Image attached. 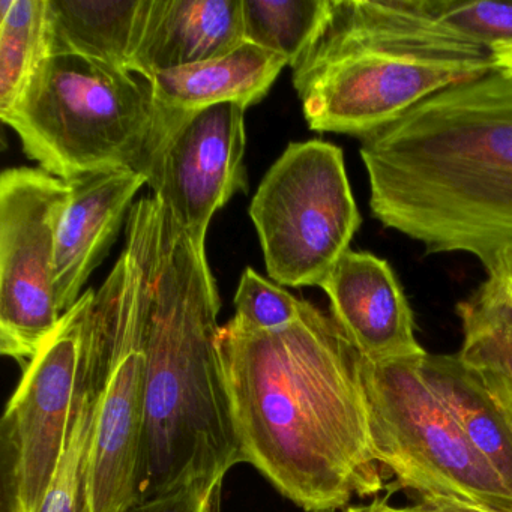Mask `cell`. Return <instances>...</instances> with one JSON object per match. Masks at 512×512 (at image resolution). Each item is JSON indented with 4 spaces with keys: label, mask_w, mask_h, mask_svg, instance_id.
Returning <instances> with one entry per match:
<instances>
[{
    "label": "cell",
    "mask_w": 512,
    "mask_h": 512,
    "mask_svg": "<svg viewBox=\"0 0 512 512\" xmlns=\"http://www.w3.org/2000/svg\"><path fill=\"white\" fill-rule=\"evenodd\" d=\"M146 226V425L139 500L242 463L218 353L220 295L206 250L160 200Z\"/></svg>",
    "instance_id": "obj_3"
},
{
    "label": "cell",
    "mask_w": 512,
    "mask_h": 512,
    "mask_svg": "<svg viewBox=\"0 0 512 512\" xmlns=\"http://www.w3.org/2000/svg\"><path fill=\"white\" fill-rule=\"evenodd\" d=\"M217 344L242 463L307 512L382 490L364 358L331 314L305 301L301 317L275 331L230 320Z\"/></svg>",
    "instance_id": "obj_1"
},
{
    "label": "cell",
    "mask_w": 512,
    "mask_h": 512,
    "mask_svg": "<svg viewBox=\"0 0 512 512\" xmlns=\"http://www.w3.org/2000/svg\"><path fill=\"white\" fill-rule=\"evenodd\" d=\"M284 67L286 59L245 41L223 58L157 74L148 80L154 103L152 130L218 104L248 109L268 95Z\"/></svg>",
    "instance_id": "obj_16"
},
{
    "label": "cell",
    "mask_w": 512,
    "mask_h": 512,
    "mask_svg": "<svg viewBox=\"0 0 512 512\" xmlns=\"http://www.w3.org/2000/svg\"><path fill=\"white\" fill-rule=\"evenodd\" d=\"M421 370L482 457L512 493V428L478 373L457 355H427Z\"/></svg>",
    "instance_id": "obj_18"
},
{
    "label": "cell",
    "mask_w": 512,
    "mask_h": 512,
    "mask_svg": "<svg viewBox=\"0 0 512 512\" xmlns=\"http://www.w3.org/2000/svg\"><path fill=\"white\" fill-rule=\"evenodd\" d=\"M394 506L389 505L388 497L383 499H374L367 505L349 506L344 512H392Z\"/></svg>",
    "instance_id": "obj_29"
},
{
    "label": "cell",
    "mask_w": 512,
    "mask_h": 512,
    "mask_svg": "<svg viewBox=\"0 0 512 512\" xmlns=\"http://www.w3.org/2000/svg\"><path fill=\"white\" fill-rule=\"evenodd\" d=\"M148 271L142 200L127 217V244L95 292L86 356L98 389L85 464L83 512H125L139 502L146 425Z\"/></svg>",
    "instance_id": "obj_4"
},
{
    "label": "cell",
    "mask_w": 512,
    "mask_h": 512,
    "mask_svg": "<svg viewBox=\"0 0 512 512\" xmlns=\"http://www.w3.org/2000/svg\"><path fill=\"white\" fill-rule=\"evenodd\" d=\"M68 194V182L43 169L0 176V352L22 368L64 316L56 299V236Z\"/></svg>",
    "instance_id": "obj_9"
},
{
    "label": "cell",
    "mask_w": 512,
    "mask_h": 512,
    "mask_svg": "<svg viewBox=\"0 0 512 512\" xmlns=\"http://www.w3.org/2000/svg\"><path fill=\"white\" fill-rule=\"evenodd\" d=\"M97 407V382L86 356L85 346V364H83L79 400H77L76 415L71 425L67 448L38 512H83L86 455H88L89 442L94 433Z\"/></svg>",
    "instance_id": "obj_22"
},
{
    "label": "cell",
    "mask_w": 512,
    "mask_h": 512,
    "mask_svg": "<svg viewBox=\"0 0 512 512\" xmlns=\"http://www.w3.org/2000/svg\"><path fill=\"white\" fill-rule=\"evenodd\" d=\"M242 8L245 41L293 68L325 20L328 0H242Z\"/></svg>",
    "instance_id": "obj_20"
},
{
    "label": "cell",
    "mask_w": 512,
    "mask_h": 512,
    "mask_svg": "<svg viewBox=\"0 0 512 512\" xmlns=\"http://www.w3.org/2000/svg\"><path fill=\"white\" fill-rule=\"evenodd\" d=\"M424 356L379 364L364 359L374 457L419 499L512 512L511 491L425 380Z\"/></svg>",
    "instance_id": "obj_6"
},
{
    "label": "cell",
    "mask_w": 512,
    "mask_h": 512,
    "mask_svg": "<svg viewBox=\"0 0 512 512\" xmlns=\"http://www.w3.org/2000/svg\"><path fill=\"white\" fill-rule=\"evenodd\" d=\"M352 53L494 67L493 52L452 28L443 0H328L325 20L292 68L293 76Z\"/></svg>",
    "instance_id": "obj_12"
},
{
    "label": "cell",
    "mask_w": 512,
    "mask_h": 512,
    "mask_svg": "<svg viewBox=\"0 0 512 512\" xmlns=\"http://www.w3.org/2000/svg\"><path fill=\"white\" fill-rule=\"evenodd\" d=\"M223 479H197L167 493L139 500L125 512H218Z\"/></svg>",
    "instance_id": "obj_24"
},
{
    "label": "cell",
    "mask_w": 512,
    "mask_h": 512,
    "mask_svg": "<svg viewBox=\"0 0 512 512\" xmlns=\"http://www.w3.org/2000/svg\"><path fill=\"white\" fill-rule=\"evenodd\" d=\"M476 371V370H475ZM479 379L487 388L488 394L491 395L497 406L502 410L503 415L508 419L512 428V379L505 374L497 373V371L482 370L476 371Z\"/></svg>",
    "instance_id": "obj_26"
},
{
    "label": "cell",
    "mask_w": 512,
    "mask_h": 512,
    "mask_svg": "<svg viewBox=\"0 0 512 512\" xmlns=\"http://www.w3.org/2000/svg\"><path fill=\"white\" fill-rule=\"evenodd\" d=\"M94 298L88 290L62 316L8 401L0 424L2 511H40L55 478L76 415Z\"/></svg>",
    "instance_id": "obj_8"
},
{
    "label": "cell",
    "mask_w": 512,
    "mask_h": 512,
    "mask_svg": "<svg viewBox=\"0 0 512 512\" xmlns=\"http://www.w3.org/2000/svg\"><path fill=\"white\" fill-rule=\"evenodd\" d=\"M491 71V65L352 53L293 76V86L311 130L362 140L385 130L431 95Z\"/></svg>",
    "instance_id": "obj_10"
},
{
    "label": "cell",
    "mask_w": 512,
    "mask_h": 512,
    "mask_svg": "<svg viewBox=\"0 0 512 512\" xmlns=\"http://www.w3.org/2000/svg\"><path fill=\"white\" fill-rule=\"evenodd\" d=\"M245 107L218 104L154 128L142 173L200 250L212 217L248 188Z\"/></svg>",
    "instance_id": "obj_11"
},
{
    "label": "cell",
    "mask_w": 512,
    "mask_h": 512,
    "mask_svg": "<svg viewBox=\"0 0 512 512\" xmlns=\"http://www.w3.org/2000/svg\"><path fill=\"white\" fill-rule=\"evenodd\" d=\"M463 328L458 358L472 370H490L512 379V308L482 283L457 304Z\"/></svg>",
    "instance_id": "obj_21"
},
{
    "label": "cell",
    "mask_w": 512,
    "mask_h": 512,
    "mask_svg": "<svg viewBox=\"0 0 512 512\" xmlns=\"http://www.w3.org/2000/svg\"><path fill=\"white\" fill-rule=\"evenodd\" d=\"M50 56L47 0H16L0 19V119L11 115Z\"/></svg>",
    "instance_id": "obj_19"
},
{
    "label": "cell",
    "mask_w": 512,
    "mask_h": 512,
    "mask_svg": "<svg viewBox=\"0 0 512 512\" xmlns=\"http://www.w3.org/2000/svg\"><path fill=\"white\" fill-rule=\"evenodd\" d=\"M244 43L242 0H151L134 74L151 80L223 58Z\"/></svg>",
    "instance_id": "obj_15"
},
{
    "label": "cell",
    "mask_w": 512,
    "mask_h": 512,
    "mask_svg": "<svg viewBox=\"0 0 512 512\" xmlns=\"http://www.w3.org/2000/svg\"><path fill=\"white\" fill-rule=\"evenodd\" d=\"M494 68L512 74V46L500 47L493 53Z\"/></svg>",
    "instance_id": "obj_28"
},
{
    "label": "cell",
    "mask_w": 512,
    "mask_h": 512,
    "mask_svg": "<svg viewBox=\"0 0 512 512\" xmlns=\"http://www.w3.org/2000/svg\"><path fill=\"white\" fill-rule=\"evenodd\" d=\"M2 122L31 160L64 181L142 173L154 124L151 83L82 56L50 55Z\"/></svg>",
    "instance_id": "obj_5"
},
{
    "label": "cell",
    "mask_w": 512,
    "mask_h": 512,
    "mask_svg": "<svg viewBox=\"0 0 512 512\" xmlns=\"http://www.w3.org/2000/svg\"><path fill=\"white\" fill-rule=\"evenodd\" d=\"M250 217L272 280L322 286L362 221L343 151L323 140L290 143L260 182Z\"/></svg>",
    "instance_id": "obj_7"
},
{
    "label": "cell",
    "mask_w": 512,
    "mask_h": 512,
    "mask_svg": "<svg viewBox=\"0 0 512 512\" xmlns=\"http://www.w3.org/2000/svg\"><path fill=\"white\" fill-rule=\"evenodd\" d=\"M304 304V299L296 298L277 284L269 283L253 268H247L236 290V314L232 322L247 331H275L296 322Z\"/></svg>",
    "instance_id": "obj_23"
},
{
    "label": "cell",
    "mask_w": 512,
    "mask_h": 512,
    "mask_svg": "<svg viewBox=\"0 0 512 512\" xmlns=\"http://www.w3.org/2000/svg\"><path fill=\"white\" fill-rule=\"evenodd\" d=\"M320 289L331 301V316L365 361L427 355L416 340L406 293L386 260L347 251Z\"/></svg>",
    "instance_id": "obj_13"
},
{
    "label": "cell",
    "mask_w": 512,
    "mask_h": 512,
    "mask_svg": "<svg viewBox=\"0 0 512 512\" xmlns=\"http://www.w3.org/2000/svg\"><path fill=\"white\" fill-rule=\"evenodd\" d=\"M370 208L430 254L512 251V74L491 71L361 140Z\"/></svg>",
    "instance_id": "obj_2"
},
{
    "label": "cell",
    "mask_w": 512,
    "mask_h": 512,
    "mask_svg": "<svg viewBox=\"0 0 512 512\" xmlns=\"http://www.w3.org/2000/svg\"><path fill=\"white\" fill-rule=\"evenodd\" d=\"M151 0H47L50 55H77L134 74Z\"/></svg>",
    "instance_id": "obj_17"
},
{
    "label": "cell",
    "mask_w": 512,
    "mask_h": 512,
    "mask_svg": "<svg viewBox=\"0 0 512 512\" xmlns=\"http://www.w3.org/2000/svg\"><path fill=\"white\" fill-rule=\"evenodd\" d=\"M67 182L70 194L56 236L55 289L62 314L79 301L148 179L134 170H112Z\"/></svg>",
    "instance_id": "obj_14"
},
{
    "label": "cell",
    "mask_w": 512,
    "mask_h": 512,
    "mask_svg": "<svg viewBox=\"0 0 512 512\" xmlns=\"http://www.w3.org/2000/svg\"><path fill=\"white\" fill-rule=\"evenodd\" d=\"M485 269V283L512 308V251H503Z\"/></svg>",
    "instance_id": "obj_25"
},
{
    "label": "cell",
    "mask_w": 512,
    "mask_h": 512,
    "mask_svg": "<svg viewBox=\"0 0 512 512\" xmlns=\"http://www.w3.org/2000/svg\"><path fill=\"white\" fill-rule=\"evenodd\" d=\"M392 512H496L493 509L482 508L469 502H461L455 499H443V497H427L421 499L415 505L394 508Z\"/></svg>",
    "instance_id": "obj_27"
}]
</instances>
